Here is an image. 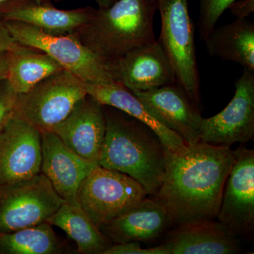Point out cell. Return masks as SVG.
Segmentation results:
<instances>
[{
	"mask_svg": "<svg viewBox=\"0 0 254 254\" xmlns=\"http://www.w3.org/2000/svg\"><path fill=\"white\" fill-rule=\"evenodd\" d=\"M165 173L153 197L174 227L218 216L227 177L235 161L230 147L203 142L165 149Z\"/></svg>",
	"mask_w": 254,
	"mask_h": 254,
	"instance_id": "obj_1",
	"label": "cell"
},
{
	"mask_svg": "<svg viewBox=\"0 0 254 254\" xmlns=\"http://www.w3.org/2000/svg\"><path fill=\"white\" fill-rule=\"evenodd\" d=\"M106 132L98 165L126 174L154 195L165 173V148L150 127L116 108L103 105Z\"/></svg>",
	"mask_w": 254,
	"mask_h": 254,
	"instance_id": "obj_2",
	"label": "cell"
},
{
	"mask_svg": "<svg viewBox=\"0 0 254 254\" xmlns=\"http://www.w3.org/2000/svg\"><path fill=\"white\" fill-rule=\"evenodd\" d=\"M155 0H118L97 8L93 17L71 34L102 58L118 60L127 53L156 41Z\"/></svg>",
	"mask_w": 254,
	"mask_h": 254,
	"instance_id": "obj_3",
	"label": "cell"
},
{
	"mask_svg": "<svg viewBox=\"0 0 254 254\" xmlns=\"http://www.w3.org/2000/svg\"><path fill=\"white\" fill-rule=\"evenodd\" d=\"M19 44L42 50L84 83L120 81L118 60L105 59L88 49L72 34L53 35L26 23L6 21Z\"/></svg>",
	"mask_w": 254,
	"mask_h": 254,
	"instance_id": "obj_4",
	"label": "cell"
},
{
	"mask_svg": "<svg viewBox=\"0 0 254 254\" xmlns=\"http://www.w3.org/2000/svg\"><path fill=\"white\" fill-rule=\"evenodd\" d=\"M161 30L158 41L173 68L177 83L200 112V78L197 63L194 30L188 0H155Z\"/></svg>",
	"mask_w": 254,
	"mask_h": 254,
	"instance_id": "obj_5",
	"label": "cell"
},
{
	"mask_svg": "<svg viewBox=\"0 0 254 254\" xmlns=\"http://www.w3.org/2000/svg\"><path fill=\"white\" fill-rule=\"evenodd\" d=\"M86 95L85 83L63 69L18 95L14 113L41 132L52 131Z\"/></svg>",
	"mask_w": 254,
	"mask_h": 254,
	"instance_id": "obj_6",
	"label": "cell"
},
{
	"mask_svg": "<svg viewBox=\"0 0 254 254\" xmlns=\"http://www.w3.org/2000/svg\"><path fill=\"white\" fill-rule=\"evenodd\" d=\"M147 195L146 190L134 179L98 165L82 182L78 191V202L100 228Z\"/></svg>",
	"mask_w": 254,
	"mask_h": 254,
	"instance_id": "obj_7",
	"label": "cell"
},
{
	"mask_svg": "<svg viewBox=\"0 0 254 254\" xmlns=\"http://www.w3.org/2000/svg\"><path fill=\"white\" fill-rule=\"evenodd\" d=\"M64 202L42 173L0 185V235L48 221Z\"/></svg>",
	"mask_w": 254,
	"mask_h": 254,
	"instance_id": "obj_8",
	"label": "cell"
},
{
	"mask_svg": "<svg viewBox=\"0 0 254 254\" xmlns=\"http://www.w3.org/2000/svg\"><path fill=\"white\" fill-rule=\"evenodd\" d=\"M235 92L226 108L215 116L202 118L200 141L231 146L245 143L254 136V70L244 68L235 81Z\"/></svg>",
	"mask_w": 254,
	"mask_h": 254,
	"instance_id": "obj_9",
	"label": "cell"
},
{
	"mask_svg": "<svg viewBox=\"0 0 254 254\" xmlns=\"http://www.w3.org/2000/svg\"><path fill=\"white\" fill-rule=\"evenodd\" d=\"M235 161L227 177L218 221L239 237L254 240V150H233Z\"/></svg>",
	"mask_w": 254,
	"mask_h": 254,
	"instance_id": "obj_10",
	"label": "cell"
},
{
	"mask_svg": "<svg viewBox=\"0 0 254 254\" xmlns=\"http://www.w3.org/2000/svg\"><path fill=\"white\" fill-rule=\"evenodd\" d=\"M41 133L16 114L0 131V185L41 174Z\"/></svg>",
	"mask_w": 254,
	"mask_h": 254,
	"instance_id": "obj_11",
	"label": "cell"
},
{
	"mask_svg": "<svg viewBox=\"0 0 254 254\" xmlns=\"http://www.w3.org/2000/svg\"><path fill=\"white\" fill-rule=\"evenodd\" d=\"M132 92L159 123L176 133L187 144L200 142L203 117L177 82L149 91Z\"/></svg>",
	"mask_w": 254,
	"mask_h": 254,
	"instance_id": "obj_12",
	"label": "cell"
},
{
	"mask_svg": "<svg viewBox=\"0 0 254 254\" xmlns=\"http://www.w3.org/2000/svg\"><path fill=\"white\" fill-rule=\"evenodd\" d=\"M41 133V173L47 177L65 202L79 205V187L92 170L98 165L76 154L54 132L43 131Z\"/></svg>",
	"mask_w": 254,
	"mask_h": 254,
	"instance_id": "obj_13",
	"label": "cell"
},
{
	"mask_svg": "<svg viewBox=\"0 0 254 254\" xmlns=\"http://www.w3.org/2000/svg\"><path fill=\"white\" fill-rule=\"evenodd\" d=\"M91 6L60 9L52 0H6L0 3V20L34 26L53 35L71 34L96 12Z\"/></svg>",
	"mask_w": 254,
	"mask_h": 254,
	"instance_id": "obj_14",
	"label": "cell"
},
{
	"mask_svg": "<svg viewBox=\"0 0 254 254\" xmlns=\"http://www.w3.org/2000/svg\"><path fill=\"white\" fill-rule=\"evenodd\" d=\"M69 149L98 165L106 132L103 105L87 94L69 115L52 130Z\"/></svg>",
	"mask_w": 254,
	"mask_h": 254,
	"instance_id": "obj_15",
	"label": "cell"
},
{
	"mask_svg": "<svg viewBox=\"0 0 254 254\" xmlns=\"http://www.w3.org/2000/svg\"><path fill=\"white\" fill-rule=\"evenodd\" d=\"M173 227L163 205L155 198L146 197L100 230L113 244H119L156 240Z\"/></svg>",
	"mask_w": 254,
	"mask_h": 254,
	"instance_id": "obj_16",
	"label": "cell"
},
{
	"mask_svg": "<svg viewBox=\"0 0 254 254\" xmlns=\"http://www.w3.org/2000/svg\"><path fill=\"white\" fill-rule=\"evenodd\" d=\"M120 81L131 91H145L175 83V73L160 42L134 48L118 60Z\"/></svg>",
	"mask_w": 254,
	"mask_h": 254,
	"instance_id": "obj_17",
	"label": "cell"
},
{
	"mask_svg": "<svg viewBox=\"0 0 254 254\" xmlns=\"http://www.w3.org/2000/svg\"><path fill=\"white\" fill-rule=\"evenodd\" d=\"M165 235L163 243L171 254H235L242 251L240 237L214 220L178 225Z\"/></svg>",
	"mask_w": 254,
	"mask_h": 254,
	"instance_id": "obj_18",
	"label": "cell"
},
{
	"mask_svg": "<svg viewBox=\"0 0 254 254\" xmlns=\"http://www.w3.org/2000/svg\"><path fill=\"white\" fill-rule=\"evenodd\" d=\"M85 86L87 94L98 100L102 105L116 108L150 127L167 149L175 151L187 144L176 133L159 123L141 100L121 82L85 83Z\"/></svg>",
	"mask_w": 254,
	"mask_h": 254,
	"instance_id": "obj_19",
	"label": "cell"
},
{
	"mask_svg": "<svg viewBox=\"0 0 254 254\" xmlns=\"http://www.w3.org/2000/svg\"><path fill=\"white\" fill-rule=\"evenodd\" d=\"M209 54L233 62L254 70V23L247 18H236L231 23L212 30L204 39Z\"/></svg>",
	"mask_w": 254,
	"mask_h": 254,
	"instance_id": "obj_20",
	"label": "cell"
},
{
	"mask_svg": "<svg viewBox=\"0 0 254 254\" xmlns=\"http://www.w3.org/2000/svg\"><path fill=\"white\" fill-rule=\"evenodd\" d=\"M47 222L74 241L78 253L103 254L113 245L80 205L64 201Z\"/></svg>",
	"mask_w": 254,
	"mask_h": 254,
	"instance_id": "obj_21",
	"label": "cell"
},
{
	"mask_svg": "<svg viewBox=\"0 0 254 254\" xmlns=\"http://www.w3.org/2000/svg\"><path fill=\"white\" fill-rule=\"evenodd\" d=\"M63 69L58 62L42 50L20 44L9 52L6 79L18 95L23 94Z\"/></svg>",
	"mask_w": 254,
	"mask_h": 254,
	"instance_id": "obj_22",
	"label": "cell"
},
{
	"mask_svg": "<svg viewBox=\"0 0 254 254\" xmlns=\"http://www.w3.org/2000/svg\"><path fill=\"white\" fill-rule=\"evenodd\" d=\"M65 245L48 222L0 235V254H61Z\"/></svg>",
	"mask_w": 254,
	"mask_h": 254,
	"instance_id": "obj_23",
	"label": "cell"
},
{
	"mask_svg": "<svg viewBox=\"0 0 254 254\" xmlns=\"http://www.w3.org/2000/svg\"><path fill=\"white\" fill-rule=\"evenodd\" d=\"M199 4L198 27L202 41H204L232 3L236 0H198Z\"/></svg>",
	"mask_w": 254,
	"mask_h": 254,
	"instance_id": "obj_24",
	"label": "cell"
},
{
	"mask_svg": "<svg viewBox=\"0 0 254 254\" xmlns=\"http://www.w3.org/2000/svg\"><path fill=\"white\" fill-rule=\"evenodd\" d=\"M17 96L6 78L0 81V131L14 115Z\"/></svg>",
	"mask_w": 254,
	"mask_h": 254,
	"instance_id": "obj_25",
	"label": "cell"
},
{
	"mask_svg": "<svg viewBox=\"0 0 254 254\" xmlns=\"http://www.w3.org/2000/svg\"><path fill=\"white\" fill-rule=\"evenodd\" d=\"M103 254H171L170 248L165 243L150 247L142 248L138 242L113 244Z\"/></svg>",
	"mask_w": 254,
	"mask_h": 254,
	"instance_id": "obj_26",
	"label": "cell"
},
{
	"mask_svg": "<svg viewBox=\"0 0 254 254\" xmlns=\"http://www.w3.org/2000/svg\"><path fill=\"white\" fill-rule=\"evenodd\" d=\"M236 18H247L254 11V0H236L228 8Z\"/></svg>",
	"mask_w": 254,
	"mask_h": 254,
	"instance_id": "obj_27",
	"label": "cell"
},
{
	"mask_svg": "<svg viewBox=\"0 0 254 254\" xmlns=\"http://www.w3.org/2000/svg\"><path fill=\"white\" fill-rule=\"evenodd\" d=\"M19 46L11 36L4 21L0 20V53L12 51Z\"/></svg>",
	"mask_w": 254,
	"mask_h": 254,
	"instance_id": "obj_28",
	"label": "cell"
},
{
	"mask_svg": "<svg viewBox=\"0 0 254 254\" xmlns=\"http://www.w3.org/2000/svg\"><path fill=\"white\" fill-rule=\"evenodd\" d=\"M9 52L0 53V81L7 77Z\"/></svg>",
	"mask_w": 254,
	"mask_h": 254,
	"instance_id": "obj_29",
	"label": "cell"
},
{
	"mask_svg": "<svg viewBox=\"0 0 254 254\" xmlns=\"http://www.w3.org/2000/svg\"><path fill=\"white\" fill-rule=\"evenodd\" d=\"M94 1L98 5V8H107L116 2L118 0H94Z\"/></svg>",
	"mask_w": 254,
	"mask_h": 254,
	"instance_id": "obj_30",
	"label": "cell"
},
{
	"mask_svg": "<svg viewBox=\"0 0 254 254\" xmlns=\"http://www.w3.org/2000/svg\"><path fill=\"white\" fill-rule=\"evenodd\" d=\"M6 1V0H0V3L3 2V1ZM58 1H68V0H58Z\"/></svg>",
	"mask_w": 254,
	"mask_h": 254,
	"instance_id": "obj_31",
	"label": "cell"
}]
</instances>
